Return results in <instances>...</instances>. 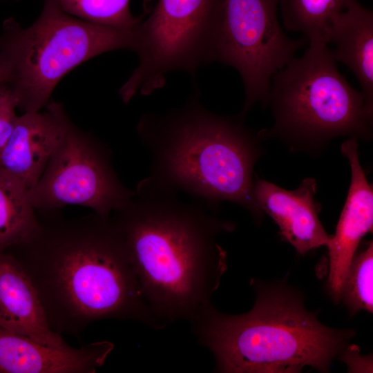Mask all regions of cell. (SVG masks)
<instances>
[{"instance_id": "ba28073f", "label": "cell", "mask_w": 373, "mask_h": 373, "mask_svg": "<svg viewBox=\"0 0 373 373\" xmlns=\"http://www.w3.org/2000/svg\"><path fill=\"white\" fill-rule=\"evenodd\" d=\"M61 133L37 182L28 190L30 200L39 211L66 205L88 207L103 218L133 197L115 173L109 147L79 128L64 107Z\"/></svg>"}, {"instance_id": "9c48e42d", "label": "cell", "mask_w": 373, "mask_h": 373, "mask_svg": "<svg viewBox=\"0 0 373 373\" xmlns=\"http://www.w3.org/2000/svg\"><path fill=\"white\" fill-rule=\"evenodd\" d=\"M278 0H222L215 61L234 68L245 88L240 113L265 106L272 76L308 42L289 37L278 21Z\"/></svg>"}, {"instance_id": "d6986e66", "label": "cell", "mask_w": 373, "mask_h": 373, "mask_svg": "<svg viewBox=\"0 0 373 373\" xmlns=\"http://www.w3.org/2000/svg\"><path fill=\"white\" fill-rule=\"evenodd\" d=\"M373 243L355 254L346 274L341 296L351 315L364 310L373 312Z\"/></svg>"}, {"instance_id": "8992f818", "label": "cell", "mask_w": 373, "mask_h": 373, "mask_svg": "<svg viewBox=\"0 0 373 373\" xmlns=\"http://www.w3.org/2000/svg\"><path fill=\"white\" fill-rule=\"evenodd\" d=\"M43 1L32 25L23 28L10 17L0 31V68L24 113L45 107L61 79L84 61L135 47L137 27L90 23L66 13L55 0Z\"/></svg>"}, {"instance_id": "e0dca14e", "label": "cell", "mask_w": 373, "mask_h": 373, "mask_svg": "<svg viewBox=\"0 0 373 373\" xmlns=\"http://www.w3.org/2000/svg\"><path fill=\"white\" fill-rule=\"evenodd\" d=\"M354 0H278L283 23L309 43H328L333 19ZM328 45V44H327Z\"/></svg>"}, {"instance_id": "5b68a950", "label": "cell", "mask_w": 373, "mask_h": 373, "mask_svg": "<svg viewBox=\"0 0 373 373\" xmlns=\"http://www.w3.org/2000/svg\"><path fill=\"white\" fill-rule=\"evenodd\" d=\"M271 79L265 107L274 118L262 140L277 138L293 152L321 153L334 138L365 141L372 137L373 110L361 91L338 71L325 43H309Z\"/></svg>"}, {"instance_id": "2e32d148", "label": "cell", "mask_w": 373, "mask_h": 373, "mask_svg": "<svg viewBox=\"0 0 373 373\" xmlns=\"http://www.w3.org/2000/svg\"><path fill=\"white\" fill-rule=\"evenodd\" d=\"M38 226L28 189L0 170V251L25 240Z\"/></svg>"}, {"instance_id": "7a4b0ae2", "label": "cell", "mask_w": 373, "mask_h": 373, "mask_svg": "<svg viewBox=\"0 0 373 373\" xmlns=\"http://www.w3.org/2000/svg\"><path fill=\"white\" fill-rule=\"evenodd\" d=\"M5 251L32 284L55 332L79 337L104 319L160 329L110 216L39 218L28 238Z\"/></svg>"}, {"instance_id": "5bb4252c", "label": "cell", "mask_w": 373, "mask_h": 373, "mask_svg": "<svg viewBox=\"0 0 373 373\" xmlns=\"http://www.w3.org/2000/svg\"><path fill=\"white\" fill-rule=\"evenodd\" d=\"M0 327L45 345L69 346L50 327L32 284L6 251H0Z\"/></svg>"}, {"instance_id": "52a82bcc", "label": "cell", "mask_w": 373, "mask_h": 373, "mask_svg": "<svg viewBox=\"0 0 373 373\" xmlns=\"http://www.w3.org/2000/svg\"><path fill=\"white\" fill-rule=\"evenodd\" d=\"M222 9V0H158L136 29L139 64L119 90L123 102L163 88L170 72L195 75L215 61Z\"/></svg>"}, {"instance_id": "3957f363", "label": "cell", "mask_w": 373, "mask_h": 373, "mask_svg": "<svg viewBox=\"0 0 373 373\" xmlns=\"http://www.w3.org/2000/svg\"><path fill=\"white\" fill-rule=\"evenodd\" d=\"M244 117L210 111L197 93L164 114L142 115L137 133L151 157L149 175L213 207L238 204L260 223L264 213L254 195V167L264 150Z\"/></svg>"}, {"instance_id": "277c9868", "label": "cell", "mask_w": 373, "mask_h": 373, "mask_svg": "<svg viewBox=\"0 0 373 373\" xmlns=\"http://www.w3.org/2000/svg\"><path fill=\"white\" fill-rule=\"evenodd\" d=\"M254 307L227 314L210 305L191 323L198 343L223 373H298L305 367L327 372L348 346L354 329L322 324L308 311L303 294L285 282L254 278Z\"/></svg>"}, {"instance_id": "8fae6325", "label": "cell", "mask_w": 373, "mask_h": 373, "mask_svg": "<svg viewBox=\"0 0 373 373\" xmlns=\"http://www.w3.org/2000/svg\"><path fill=\"white\" fill-rule=\"evenodd\" d=\"M316 188V181L312 178L303 180L294 190H287L254 175L257 204L272 218L281 237L300 255L327 246L331 238L318 217L321 204L315 198Z\"/></svg>"}, {"instance_id": "ac0fdd59", "label": "cell", "mask_w": 373, "mask_h": 373, "mask_svg": "<svg viewBox=\"0 0 373 373\" xmlns=\"http://www.w3.org/2000/svg\"><path fill=\"white\" fill-rule=\"evenodd\" d=\"M66 13L82 20L102 26L135 28L143 16L135 17L130 0H55Z\"/></svg>"}, {"instance_id": "30bf717a", "label": "cell", "mask_w": 373, "mask_h": 373, "mask_svg": "<svg viewBox=\"0 0 373 373\" xmlns=\"http://www.w3.org/2000/svg\"><path fill=\"white\" fill-rule=\"evenodd\" d=\"M358 146L356 138H348L341 146L350 166L351 180L335 234L326 246L329 259L327 288L336 303L341 300L343 284L358 245L373 227V188L361 166Z\"/></svg>"}, {"instance_id": "ffe728a7", "label": "cell", "mask_w": 373, "mask_h": 373, "mask_svg": "<svg viewBox=\"0 0 373 373\" xmlns=\"http://www.w3.org/2000/svg\"><path fill=\"white\" fill-rule=\"evenodd\" d=\"M17 102L10 88L6 84L0 86V153L17 120Z\"/></svg>"}, {"instance_id": "4fadbf2b", "label": "cell", "mask_w": 373, "mask_h": 373, "mask_svg": "<svg viewBox=\"0 0 373 373\" xmlns=\"http://www.w3.org/2000/svg\"><path fill=\"white\" fill-rule=\"evenodd\" d=\"M46 111L18 116L0 153V170L28 190L37 182L55 149L61 133L62 104L49 101Z\"/></svg>"}, {"instance_id": "7402d4cb", "label": "cell", "mask_w": 373, "mask_h": 373, "mask_svg": "<svg viewBox=\"0 0 373 373\" xmlns=\"http://www.w3.org/2000/svg\"><path fill=\"white\" fill-rule=\"evenodd\" d=\"M5 84L3 74L0 68V86Z\"/></svg>"}, {"instance_id": "6da1fadb", "label": "cell", "mask_w": 373, "mask_h": 373, "mask_svg": "<svg viewBox=\"0 0 373 373\" xmlns=\"http://www.w3.org/2000/svg\"><path fill=\"white\" fill-rule=\"evenodd\" d=\"M134 195L113 211L143 295L160 327L191 323L207 307L227 269L226 251L217 242L235 222L216 207L179 193L149 175Z\"/></svg>"}, {"instance_id": "44dd1931", "label": "cell", "mask_w": 373, "mask_h": 373, "mask_svg": "<svg viewBox=\"0 0 373 373\" xmlns=\"http://www.w3.org/2000/svg\"><path fill=\"white\" fill-rule=\"evenodd\" d=\"M359 349L354 345H348L338 356L349 367L350 372H372V358L359 354Z\"/></svg>"}, {"instance_id": "9a60e30c", "label": "cell", "mask_w": 373, "mask_h": 373, "mask_svg": "<svg viewBox=\"0 0 373 373\" xmlns=\"http://www.w3.org/2000/svg\"><path fill=\"white\" fill-rule=\"evenodd\" d=\"M328 44L336 61L355 75L367 106L373 110V12L357 0L333 19Z\"/></svg>"}, {"instance_id": "7c38bea8", "label": "cell", "mask_w": 373, "mask_h": 373, "mask_svg": "<svg viewBox=\"0 0 373 373\" xmlns=\"http://www.w3.org/2000/svg\"><path fill=\"white\" fill-rule=\"evenodd\" d=\"M113 349L108 341L50 346L0 327V373H93Z\"/></svg>"}]
</instances>
